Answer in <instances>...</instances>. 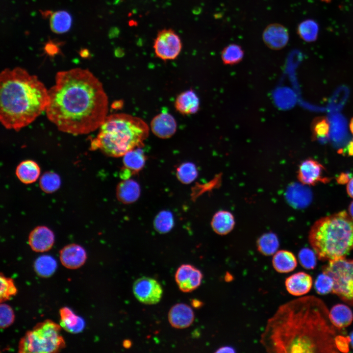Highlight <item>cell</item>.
<instances>
[{"mask_svg": "<svg viewBox=\"0 0 353 353\" xmlns=\"http://www.w3.org/2000/svg\"><path fill=\"white\" fill-rule=\"evenodd\" d=\"M46 52L50 55H54L58 52L59 48L58 45L52 41L46 43L44 48Z\"/></svg>", "mask_w": 353, "mask_h": 353, "instance_id": "60d3db41", "label": "cell"}, {"mask_svg": "<svg viewBox=\"0 0 353 353\" xmlns=\"http://www.w3.org/2000/svg\"><path fill=\"white\" fill-rule=\"evenodd\" d=\"M80 55L82 57H87L89 55V51L86 49H83L80 50Z\"/></svg>", "mask_w": 353, "mask_h": 353, "instance_id": "7dc6e473", "label": "cell"}, {"mask_svg": "<svg viewBox=\"0 0 353 353\" xmlns=\"http://www.w3.org/2000/svg\"><path fill=\"white\" fill-rule=\"evenodd\" d=\"M244 51L240 46L232 44L224 49L221 53L223 62L227 65H234L243 59Z\"/></svg>", "mask_w": 353, "mask_h": 353, "instance_id": "1f68e13d", "label": "cell"}, {"mask_svg": "<svg viewBox=\"0 0 353 353\" xmlns=\"http://www.w3.org/2000/svg\"><path fill=\"white\" fill-rule=\"evenodd\" d=\"M150 127L142 119L126 113L108 115L91 142L90 149H99L111 157L123 156L144 146Z\"/></svg>", "mask_w": 353, "mask_h": 353, "instance_id": "277c9868", "label": "cell"}, {"mask_svg": "<svg viewBox=\"0 0 353 353\" xmlns=\"http://www.w3.org/2000/svg\"><path fill=\"white\" fill-rule=\"evenodd\" d=\"M263 40L269 48L273 50H280L284 48L288 42V30L278 24L270 25L263 31Z\"/></svg>", "mask_w": 353, "mask_h": 353, "instance_id": "2e32d148", "label": "cell"}, {"mask_svg": "<svg viewBox=\"0 0 353 353\" xmlns=\"http://www.w3.org/2000/svg\"><path fill=\"white\" fill-rule=\"evenodd\" d=\"M322 270L333 279L331 292L347 304L353 305V259L344 257L329 261Z\"/></svg>", "mask_w": 353, "mask_h": 353, "instance_id": "52a82bcc", "label": "cell"}, {"mask_svg": "<svg viewBox=\"0 0 353 353\" xmlns=\"http://www.w3.org/2000/svg\"><path fill=\"white\" fill-rule=\"evenodd\" d=\"M123 157V163L125 167L133 171L141 170L145 164L146 158L141 148L128 151Z\"/></svg>", "mask_w": 353, "mask_h": 353, "instance_id": "f1b7e54d", "label": "cell"}, {"mask_svg": "<svg viewBox=\"0 0 353 353\" xmlns=\"http://www.w3.org/2000/svg\"><path fill=\"white\" fill-rule=\"evenodd\" d=\"M334 283L332 278L323 273L317 277L315 282V288L319 294H327L332 291Z\"/></svg>", "mask_w": 353, "mask_h": 353, "instance_id": "d590c367", "label": "cell"}, {"mask_svg": "<svg viewBox=\"0 0 353 353\" xmlns=\"http://www.w3.org/2000/svg\"><path fill=\"white\" fill-rule=\"evenodd\" d=\"M192 304L194 307L198 308L202 305V303L198 300L194 299L192 301Z\"/></svg>", "mask_w": 353, "mask_h": 353, "instance_id": "bcb514c9", "label": "cell"}, {"mask_svg": "<svg viewBox=\"0 0 353 353\" xmlns=\"http://www.w3.org/2000/svg\"><path fill=\"white\" fill-rule=\"evenodd\" d=\"M329 314L314 296L286 303L268 320L260 343L268 353H338L336 328Z\"/></svg>", "mask_w": 353, "mask_h": 353, "instance_id": "6da1fadb", "label": "cell"}, {"mask_svg": "<svg viewBox=\"0 0 353 353\" xmlns=\"http://www.w3.org/2000/svg\"><path fill=\"white\" fill-rule=\"evenodd\" d=\"M177 176L182 182L188 184L194 180L197 176L196 166L190 162L181 164L177 170Z\"/></svg>", "mask_w": 353, "mask_h": 353, "instance_id": "836d02e7", "label": "cell"}, {"mask_svg": "<svg viewBox=\"0 0 353 353\" xmlns=\"http://www.w3.org/2000/svg\"><path fill=\"white\" fill-rule=\"evenodd\" d=\"M325 168L318 161L307 159L300 164L298 177L303 184L314 185L318 182L327 183L329 178L324 176Z\"/></svg>", "mask_w": 353, "mask_h": 353, "instance_id": "30bf717a", "label": "cell"}, {"mask_svg": "<svg viewBox=\"0 0 353 353\" xmlns=\"http://www.w3.org/2000/svg\"><path fill=\"white\" fill-rule=\"evenodd\" d=\"M60 317V325L66 331L73 334L81 332L84 328L85 323L84 319L76 315L67 307H63L59 310Z\"/></svg>", "mask_w": 353, "mask_h": 353, "instance_id": "ffe728a7", "label": "cell"}, {"mask_svg": "<svg viewBox=\"0 0 353 353\" xmlns=\"http://www.w3.org/2000/svg\"><path fill=\"white\" fill-rule=\"evenodd\" d=\"M40 174V168L33 160H26L21 162L16 169L18 178L24 184H31L36 181Z\"/></svg>", "mask_w": 353, "mask_h": 353, "instance_id": "7402d4cb", "label": "cell"}, {"mask_svg": "<svg viewBox=\"0 0 353 353\" xmlns=\"http://www.w3.org/2000/svg\"><path fill=\"white\" fill-rule=\"evenodd\" d=\"M171 326L176 328H185L192 325L194 313L192 308L186 304L178 303L171 307L168 313Z\"/></svg>", "mask_w": 353, "mask_h": 353, "instance_id": "e0dca14e", "label": "cell"}, {"mask_svg": "<svg viewBox=\"0 0 353 353\" xmlns=\"http://www.w3.org/2000/svg\"><path fill=\"white\" fill-rule=\"evenodd\" d=\"M349 211L350 215L353 219V201L351 203L349 206Z\"/></svg>", "mask_w": 353, "mask_h": 353, "instance_id": "c3c4849f", "label": "cell"}, {"mask_svg": "<svg viewBox=\"0 0 353 353\" xmlns=\"http://www.w3.org/2000/svg\"><path fill=\"white\" fill-rule=\"evenodd\" d=\"M28 244L35 252H43L50 250L54 242V234L49 227L40 226L35 227L29 233Z\"/></svg>", "mask_w": 353, "mask_h": 353, "instance_id": "4fadbf2b", "label": "cell"}, {"mask_svg": "<svg viewBox=\"0 0 353 353\" xmlns=\"http://www.w3.org/2000/svg\"><path fill=\"white\" fill-rule=\"evenodd\" d=\"M202 277L200 270L188 264L181 265L175 275L178 287L183 292H190L196 289L200 286Z\"/></svg>", "mask_w": 353, "mask_h": 353, "instance_id": "8fae6325", "label": "cell"}, {"mask_svg": "<svg viewBox=\"0 0 353 353\" xmlns=\"http://www.w3.org/2000/svg\"><path fill=\"white\" fill-rule=\"evenodd\" d=\"M346 150L349 155H353V140L349 143Z\"/></svg>", "mask_w": 353, "mask_h": 353, "instance_id": "f6af8a7d", "label": "cell"}, {"mask_svg": "<svg viewBox=\"0 0 353 353\" xmlns=\"http://www.w3.org/2000/svg\"><path fill=\"white\" fill-rule=\"evenodd\" d=\"M285 197L291 206L302 209L305 208L310 203L312 194L308 187L298 183H293L288 187Z\"/></svg>", "mask_w": 353, "mask_h": 353, "instance_id": "9a60e30c", "label": "cell"}, {"mask_svg": "<svg viewBox=\"0 0 353 353\" xmlns=\"http://www.w3.org/2000/svg\"><path fill=\"white\" fill-rule=\"evenodd\" d=\"M329 318L333 325L338 329L350 326L353 321L351 309L343 304L334 305L329 311Z\"/></svg>", "mask_w": 353, "mask_h": 353, "instance_id": "603a6c76", "label": "cell"}, {"mask_svg": "<svg viewBox=\"0 0 353 353\" xmlns=\"http://www.w3.org/2000/svg\"><path fill=\"white\" fill-rule=\"evenodd\" d=\"M347 191L348 195L353 198V177L351 178L348 183Z\"/></svg>", "mask_w": 353, "mask_h": 353, "instance_id": "7bdbcfd3", "label": "cell"}, {"mask_svg": "<svg viewBox=\"0 0 353 353\" xmlns=\"http://www.w3.org/2000/svg\"><path fill=\"white\" fill-rule=\"evenodd\" d=\"M59 258L64 267L70 269H76L85 263L87 259V253L81 246L76 244H70L60 251Z\"/></svg>", "mask_w": 353, "mask_h": 353, "instance_id": "5bb4252c", "label": "cell"}, {"mask_svg": "<svg viewBox=\"0 0 353 353\" xmlns=\"http://www.w3.org/2000/svg\"><path fill=\"white\" fill-rule=\"evenodd\" d=\"M50 15V27L52 31L61 34L70 30L72 18L68 12L60 10L51 13Z\"/></svg>", "mask_w": 353, "mask_h": 353, "instance_id": "d4e9b609", "label": "cell"}, {"mask_svg": "<svg viewBox=\"0 0 353 353\" xmlns=\"http://www.w3.org/2000/svg\"><path fill=\"white\" fill-rule=\"evenodd\" d=\"M49 90L37 76L21 67L6 68L0 75V121L16 131L32 123L49 103Z\"/></svg>", "mask_w": 353, "mask_h": 353, "instance_id": "3957f363", "label": "cell"}, {"mask_svg": "<svg viewBox=\"0 0 353 353\" xmlns=\"http://www.w3.org/2000/svg\"><path fill=\"white\" fill-rule=\"evenodd\" d=\"M0 302L3 303L9 300L12 297L15 296L18 290L13 279L5 277L2 273L0 275Z\"/></svg>", "mask_w": 353, "mask_h": 353, "instance_id": "d6a6232c", "label": "cell"}, {"mask_svg": "<svg viewBox=\"0 0 353 353\" xmlns=\"http://www.w3.org/2000/svg\"><path fill=\"white\" fill-rule=\"evenodd\" d=\"M49 95L47 116L62 132L89 133L99 128L108 115V97L102 84L88 69L58 72Z\"/></svg>", "mask_w": 353, "mask_h": 353, "instance_id": "7a4b0ae2", "label": "cell"}, {"mask_svg": "<svg viewBox=\"0 0 353 353\" xmlns=\"http://www.w3.org/2000/svg\"><path fill=\"white\" fill-rule=\"evenodd\" d=\"M319 31V26L316 22L312 20H307L302 22L298 26V33L300 37L308 42L316 40Z\"/></svg>", "mask_w": 353, "mask_h": 353, "instance_id": "4dcf8cb0", "label": "cell"}, {"mask_svg": "<svg viewBox=\"0 0 353 353\" xmlns=\"http://www.w3.org/2000/svg\"><path fill=\"white\" fill-rule=\"evenodd\" d=\"M62 327L53 321L47 319L37 323L26 332L18 345L20 353H52L65 348L66 343L60 334Z\"/></svg>", "mask_w": 353, "mask_h": 353, "instance_id": "8992f818", "label": "cell"}, {"mask_svg": "<svg viewBox=\"0 0 353 353\" xmlns=\"http://www.w3.org/2000/svg\"><path fill=\"white\" fill-rule=\"evenodd\" d=\"M349 174L342 173L337 178V181L340 184H345L350 180Z\"/></svg>", "mask_w": 353, "mask_h": 353, "instance_id": "b9f144b4", "label": "cell"}, {"mask_svg": "<svg viewBox=\"0 0 353 353\" xmlns=\"http://www.w3.org/2000/svg\"><path fill=\"white\" fill-rule=\"evenodd\" d=\"M174 224L173 215L170 212H160L155 218L154 226L156 230L161 233L170 231Z\"/></svg>", "mask_w": 353, "mask_h": 353, "instance_id": "e575fe53", "label": "cell"}, {"mask_svg": "<svg viewBox=\"0 0 353 353\" xmlns=\"http://www.w3.org/2000/svg\"><path fill=\"white\" fill-rule=\"evenodd\" d=\"M150 125L152 132L161 139H168L172 137L177 129V124L175 118L166 111H163L154 116Z\"/></svg>", "mask_w": 353, "mask_h": 353, "instance_id": "7c38bea8", "label": "cell"}, {"mask_svg": "<svg viewBox=\"0 0 353 353\" xmlns=\"http://www.w3.org/2000/svg\"><path fill=\"white\" fill-rule=\"evenodd\" d=\"M313 283L312 278L309 274L300 272L286 278L285 285L288 293L295 296L307 294L310 290Z\"/></svg>", "mask_w": 353, "mask_h": 353, "instance_id": "ac0fdd59", "label": "cell"}, {"mask_svg": "<svg viewBox=\"0 0 353 353\" xmlns=\"http://www.w3.org/2000/svg\"><path fill=\"white\" fill-rule=\"evenodd\" d=\"M321 0L324 1H325V2H330L332 0Z\"/></svg>", "mask_w": 353, "mask_h": 353, "instance_id": "f5cc1de1", "label": "cell"}, {"mask_svg": "<svg viewBox=\"0 0 353 353\" xmlns=\"http://www.w3.org/2000/svg\"><path fill=\"white\" fill-rule=\"evenodd\" d=\"M235 225L233 215L225 210L219 211L213 216L211 227L213 230L220 235H226L230 232Z\"/></svg>", "mask_w": 353, "mask_h": 353, "instance_id": "cb8c5ba5", "label": "cell"}, {"mask_svg": "<svg viewBox=\"0 0 353 353\" xmlns=\"http://www.w3.org/2000/svg\"><path fill=\"white\" fill-rule=\"evenodd\" d=\"M34 269L35 273L40 277L47 278L52 276L57 268L55 259L49 255L38 257L34 261Z\"/></svg>", "mask_w": 353, "mask_h": 353, "instance_id": "4316f807", "label": "cell"}, {"mask_svg": "<svg viewBox=\"0 0 353 353\" xmlns=\"http://www.w3.org/2000/svg\"><path fill=\"white\" fill-rule=\"evenodd\" d=\"M140 187L138 183L132 180H127L120 183L117 193L119 200L126 203L135 201L140 195Z\"/></svg>", "mask_w": 353, "mask_h": 353, "instance_id": "484cf974", "label": "cell"}, {"mask_svg": "<svg viewBox=\"0 0 353 353\" xmlns=\"http://www.w3.org/2000/svg\"><path fill=\"white\" fill-rule=\"evenodd\" d=\"M329 125L325 118H318L314 120L312 125L314 137L325 138L328 134Z\"/></svg>", "mask_w": 353, "mask_h": 353, "instance_id": "f35d334b", "label": "cell"}, {"mask_svg": "<svg viewBox=\"0 0 353 353\" xmlns=\"http://www.w3.org/2000/svg\"><path fill=\"white\" fill-rule=\"evenodd\" d=\"M133 292L141 303L146 304H154L160 301L163 290L161 285L155 279L143 277L134 281Z\"/></svg>", "mask_w": 353, "mask_h": 353, "instance_id": "9c48e42d", "label": "cell"}, {"mask_svg": "<svg viewBox=\"0 0 353 353\" xmlns=\"http://www.w3.org/2000/svg\"><path fill=\"white\" fill-rule=\"evenodd\" d=\"M61 185L59 175L52 171L45 172L40 177L39 186L46 193H52L57 191Z\"/></svg>", "mask_w": 353, "mask_h": 353, "instance_id": "f546056e", "label": "cell"}, {"mask_svg": "<svg viewBox=\"0 0 353 353\" xmlns=\"http://www.w3.org/2000/svg\"><path fill=\"white\" fill-rule=\"evenodd\" d=\"M258 251L263 255L270 256L274 254L279 247V243L277 236L273 232L262 235L256 242Z\"/></svg>", "mask_w": 353, "mask_h": 353, "instance_id": "83f0119b", "label": "cell"}, {"mask_svg": "<svg viewBox=\"0 0 353 353\" xmlns=\"http://www.w3.org/2000/svg\"><path fill=\"white\" fill-rule=\"evenodd\" d=\"M350 129L353 135V118L351 119L350 123Z\"/></svg>", "mask_w": 353, "mask_h": 353, "instance_id": "681fc988", "label": "cell"}, {"mask_svg": "<svg viewBox=\"0 0 353 353\" xmlns=\"http://www.w3.org/2000/svg\"><path fill=\"white\" fill-rule=\"evenodd\" d=\"M15 320V315L12 307L4 303L0 305V327L1 329L10 326Z\"/></svg>", "mask_w": 353, "mask_h": 353, "instance_id": "74e56055", "label": "cell"}, {"mask_svg": "<svg viewBox=\"0 0 353 353\" xmlns=\"http://www.w3.org/2000/svg\"><path fill=\"white\" fill-rule=\"evenodd\" d=\"M350 341L351 342L352 344V345H353V333L351 334V337H350Z\"/></svg>", "mask_w": 353, "mask_h": 353, "instance_id": "816d5d0a", "label": "cell"}, {"mask_svg": "<svg viewBox=\"0 0 353 353\" xmlns=\"http://www.w3.org/2000/svg\"><path fill=\"white\" fill-rule=\"evenodd\" d=\"M315 253L307 248H304L300 250L298 254V258L302 267L306 269H312L315 268L316 265Z\"/></svg>", "mask_w": 353, "mask_h": 353, "instance_id": "8d00e7d4", "label": "cell"}, {"mask_svg": "<svg viewBox=\"0 0 353 353\" xmlns=\"http://www.w3.org/2000/svg\"><path fill=\"white\" fill-rule=\"evenodd\" d=\"M350 341V338L349 339L346 337L337 335L336 338L335 343L339 351L342 352H348L349 350V343Z\"/></svg>", "mask_w": 353, "mask_h": 353, "instance_id": "ab89813d", "label": "cell"}, {"mask_svg": "<svg viewBox=\"0 0 353 353\" xmlns=\"http://www.w3.org/2000/svg\"><path fill=\"white\" fill-rule=\"evenodd\" d=\"M153 49L156 56L164 60H173L179 54L182 43L179 36L172 29H164L157 33Z\"/></svg>", "mask_w": 353, "mask_h": 353, "instance_id": "ba28073f", "label": "cell"}, {"mask_svg": "<svg viewBox=\"0 0 353 353\" xmlns=\"http://www.w3.org/2000/svg\"><path fill=\"white\" fill-rule=\"evenodd\" d=\"M176 110L183 115L197 113L200 108V100L196 93L188 90L177 96L175 102Z\"/></svg>", "mask_w": 353, "mask_h": 353, "instance_id": "d6986e66", "label": "cell"}, {"mask_svg": "<svg viewBox=\"0 0 353 353\" xmlns=\"http://www.w3.org/2000/svg\"><path fill=\"white\" fill-rule=\"evenodd\" d=\"M274 269L279 273H287L293 271L297 266V261L294 254L286 250L277 252L272 258Z\"/></svg>", "mask_w": 353, "mask_h": 353, "instance_id": "44dd1931", "label": "cell"}, {"mask_svg": "<svg viewBox=\"0 0 353 353\" xmlns=\"http://www.w3.org/2000/svg\"><path fill=\"white\" fill-rule=\"evenodd\" d=\"M124 346L126 348H128L131 345L130 342L129 341H125L123 344Z\"/></svg>", "mask_w": 353, "mask_h": 353, "instance_id": "f907efd6", "label": "cell"}, {"mask_svg": "<svg viewBox=\"0 0 353 353\" xmlns=\"http://www.w3.org/2000/svg\"><path fill=\"white\" fill-rule=\"evenodd\" d=\"M309 241L321 260L346 257L353 250V219L346 211L322 218L312 227Z\"/></svg>", "mask_w": 353, "mask_h": 353, "instance_id": "5b68a950", "label": "cell"}, {"mask_svg": "<svg viewBox=\"0 0 353 353\" xmlns=\"http://www.w3.org/2000/svg\"><path fill=\"white\" fill-rule=\"evenodd\" d=\"M235 350L229 346H224L218 349L216 352V353H234Z\"/></svg>", "mask_w": 353, "mask_h": 353, "instance_id": "ee69618b", "label": "cell"}]
</instances>
